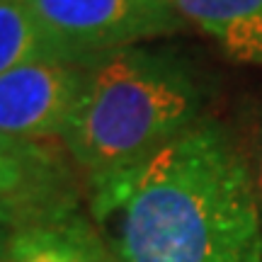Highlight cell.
I'll list each match as a JSON object with an SVG mask.
<instances>
[{
    "instance_id": "6da1fadb",
    "label": "cell",
    "mask_w": 262,
    "mask_h": 262,
    "mask_svg": "<svg viewBox=\"0 0 262 262\" xmlns=\"http://www.w3.org/2000/svg\"><path fill=\"white\" fill-rule=\"evenodd\" d=\"M85 206L117 262H262L248 153L216 117L136 168L88 182Z\"/></svg>"
},
{
    "instance_id": "7a4b0ae2",
    "label": "cell",
    "mask_w": 262,
    "mask_h": 262,
    "mask_svg": "<svg viewBox=\"0 0 262 262\" xmlns=\"http://www.w3.org/2000/svg\"><path fill=\"white\" fill-rule=\"evenodd\" d=\"M216 80L172 44H136L85 66L63 146L88 182L131 170L214 117Z\"/></svg>"
},
{
    "instance_id": "3957f363",
    "label": "cell",
    "mask_w": 262,
    "mask_h": 262,
    "mask_svg": "<svg viewBox=\"0 0 262 262\" xmlns=\"http://www.w3.org/2000/svg\"><path fill=\"white\" fill-rule=\"evenodd\" d=\"M88 180L63 141L0 134V224L17 233L49 231L83 211Z\"/></svg>"
},
{
    "instance_id": "277c9868",
    "label": "cell",
    "mask_w": 262,
    "mask_h": 262,
    "mask_svg": "<svg viewBox=\"0 0 262 262\" xmlns=\"http://www.w3.org/2000/svg\"><path fill=\"white\" fill-rule=\"evenodd\" d=\"M39 22L88 66L119 49L175 37L189 27L172 0H27Z\"/></svg>"
},
{
    "instance_id": "5b68a950",
    "label": "cell",
    "mask_w": 262,
    "mask_h": 262,
    "mask_svg": "<svg viewBox=\"0 0 262 262\" xmlns=\"http://www.w3.org/2000/svg\"><path fill=\"white\" fill-rule=\"evenodd\" d=\"M85 88V66L39 61L0 73V134L61 141Z\"/></svg>"
},
{
    "instance_id": "8992f818",
    "label": "cell",
    "mask_w": 262,
    "mask_h": 262,
    "mask_svg": "<svg viewBox=\"0 0 262 262\" xmlns=\"http://www.w3.org/2000/svg\"><path fill=\"white\" fill-rule=\"evenodd\" d=\"M172 5L226 58L262 66V0H172Z\"/></svg>"
},
{
    "instance_id": "52a82bcc",
    "label": "cell",
    "mask_w": 262,
    "mask_h": 262,
    "mask_svg": "<svg viewBox=\"0 0 262 262\" xmlns=\"http://www.w3.org/2000/svg\"><path fill=\"white\" fill-rule=\"evenodd\" d=\"M39 61H71L27 0H0V73Z\"/></svg>"
},
{
    "instance_id": "ba28073f",
    "label": "cell",
    "mask_w": 262,
    "mask_h": 262,
    "mask_svg": "<svg viewBox=\"0 0 262 262\" xmlns=\"http://www.w3.org/2000/svg\"><path fill=\"white\" fill-rule=\"evenodd\" d=\"M56 231L63 238L68 262H117L110 245L104 243L100 231L90 221L88 211H78L63 224L56 226Z\"/></svg>"
},
{
    "instance_id": "9c48e42d",
    "label": "cell",
    "mask_w": 262,
    "mask_h": 262,
    "mask_svg": "<svg viewBox=\"0 0 262 262\" xmlns=\"http://www.w3.org/2000/svg\"><path fill=\"white\" fill-rule=\"evenodd\" d=\"M8 262H68L63 238L56 228L17 233Z\"/></svg>"
},
{
    "instance_id": "30bf717a",
    "label": "cell",
    "mask_w": 262,
    "mask_h": 262,
    "mask_svg": "<svg viewBox=\"0 0 262 262\" xmlns=\"http://www.w3.org/2000/svg\"><path fill=\"white\" fill-rule=\"evenodd\" d=\"M245 153H248V163H250V175H253V185H255V194L260 202V211H262V122L257 124V129L253 131V136L248 141H243Z\"/></svg>"
},
{
    "instance_id": "8fae6325",
    "label": "cell",
    "mask_w": 262,
    "mask_h": 262,
    "mask_svg": "<svg viewBox=\"0 0 262 262\" xmlns=\"http://www.w3.org/2000/svg\"><path fill=\"white\" fill-rule=\"evenodd\" d=\"M15 235H17V231H12L5 224H0V262H8L12 243H15Z\"/></svg>"
}]
</instances>
